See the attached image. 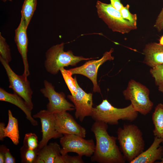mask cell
<instances>
[{"mask_svg":"<svg viewBox=\"0 0 163 163\" xmlns=\"http://www.w3.org/2000/svg\"><path fill=\"white\" fill-rule=\"evenodd\" d=\"M96 7L98 17L113 31L127 34L137 28L136 25L123 18L112 5L97 1Z\"/></svg>","mask_w":163,"mask_h":163,"instance_id":"cell-5","label":"cell"},{"mask_svg":"<svg viewBox=\"0 0 163 163\" xmlns=\"http://www.w3.org/2000/svg\"><path fill=\"white\" fill-rule=\"evenodd\" d=\"M161 45H163V35L160 38L159 40V43Z\"/></svg>","mask_w":163,"mask_h":163,"instance_id":"cell-34","label":"cell"},{"mask_svg":"<svg viewBox=\"0 0 163 163\" xmlns=\"http://www.w3.org/2000/svg\"><path fill=\"white\" fill-rule=\"evenodd\" d=\"M0 101L8 102L16 106L24 112L27 119L32 125L34 126L38 125L37 121L32 116V110L27 103L17 94L8 93L1 88Z\"/></svg>","mask_w":163,"mask_h":163,"instance_id":"cell-16","label":"cell"},{"mask_svg":"<svg viewBox=\"0 0 163 163\" xmlns=\"http://www.w3.org/2000/svg\"><path fill=\"white\" fill-rule=\"evenodd\" d=\"M1 0L3 2H5L7 1H9L11 2L12 1V0Z\"/></svg>","mask_w":163,"mask_h":163,"instance_id":"cell-36","label":"cell"},{"mask_svg":"<svg viewBox=\"0 0 163 163\" xmlns=\"http://www.w3.org/2000/svg\"><path fill=\"white\" fill-rule=\"evenodd\" d=\"M129 6L128 4L125 6H123L120 11L121 14L123 18L136 25V14H131L129 11Z\"/></svg>","mask_w":163,"mask_h":163,"instance_id":"cell-27","label":"cell"},{"mask_svg":"<svg viewBox=\"0 0 163 163\" xmlns=\"http://www.w3.org/2000/svg\"><path fill=\"white\" fill-rule=\"evenodd\" d=\"M163 139L155 136L153 142L149 148L142 152L130 163H153L161 160L163 154V147L160 145Z\"/></svg>","mask_w":163,"mask_h":163,"instance_id":"cell-15","label":"cell"},{"mask_svg":"<svg viewBox=\"0 0 163 163\" xmlns=\"http://www.w3.org/2000/svg\"><path fill=\"white\" fill-rule=\"evenodd\" d=\"M110 4L117 10L120 11L124 6L121 2V0H110Z\"/></svg>","mask_w":163,"mask_h":163,"instance_id":"cell-31","label":"cell"},{"mask_svg":"<svg viewBox=\"0 0 163 163\" xmlns=\"http://www.w3.org/2000/svg\"><path fill=\"white\" fill-rule=\"evenodd\" d=\"M107 124L95 121L91 130L96 139L95 148L91 157L92 162L99 163H124L126 160L116 144L117 138L110 136L107 131Z\"/></svg>","mask_w":163,"mask_h":163,"instance_id":"cell-1","label":"cell"},{"mask_svg":"<svg viewBox=\"0 0 163 163\" xmlns=\"http://www.w3.org/2000/svg\"><path fill=\"white\" fill-rule=\"evenodd\" d=\"M0 56L7 62L9 63L11 60V53L9 46L6 43L5 39L0 33Z\"/></svg>","mask_w":163,"mask_h":163,"instance_id":"cell-25","label":"cell"},{"mask_svg":"<svg viewBox=\"0 0 163 163\" xmlns=\"http://www.w3.org/2000/svg\"><path fill=\"white\" fill-rule=\"evenodd\" d=\"M56 130L62 135L74 134L84 138L86 133L85 129L79 124L73 117L66 111L54 113Z\"/></svg>","mask_w":163,"mask_h":163,"instance_id":"cell-13","label":"cell"},{"mask_svg":"<svg viewBox=\"0 0 163 163\" xmlns=\"http://www.w3.org/2000/svg\"><path fill=\"white\" fill-rule=\"evenodd\" d=\"M60 71L72 95L74 96L77 92V89L75 79L72 77L71 72L64 68L61 69Z\"/></svg>","mask_w":163,"mask_h":163,"instance_id":"cell-23","label":"cell"},{"mask_svg":"<svg viewBox=\"0 0 163 163\" xmlns=\"http://www.w3.org/2000/svg\"><path fill=\"white\" fill-rule=\"evenodd\" d=\"M34 118H39L41 125L42 138L39 142L40 150L47 145L51 139L61 138L63 135L59 133L55 128V119L54 113L47 110H42L33 116Z\"/></svg>","mask_w":163,"mask_h":163,"instance_id":"cell-12","label":"cell"},{"mask_svg":"<svg viewBox=\"0 0 163 163\" xmlns=\"http://www.w3.org/2000/svg\"><path fill=\"white\" fill-rule=\"evenodd\" d=\"M64 44L62 43L54 45L46 53L45 67L46 71L51 74H56L61 69L65 67L75 66L81 61L94 58L75 56L70 50L65 51Z\"/></svg>","mask_w":163,"mask_h":163,"instance_id":"cell-4","label":"cell"},{"mask_svg":"<svg viewBox=\"0 0 163 163\" xmlns=\"http://www.w3.org/2000/svg\"><path fill=\"white\" fill-rule=\"evenodd\" d=\"M4 146V145H2L0 146V163H5Z\"/></svg>","mask_w":163,"mask_h":163,"instance_id":"cell-32","label":"cell"},{"mask_svg":"<svg viewBox=\"0 0 163 163\" xmlns=\"http://www.w3.org/2000/svg\"><path fill=\"white\" fill-rule=\"evenodd\" d=\"M123 93L125 99L131 101L138 113L146 115L151 111L153 104L150 99L149 89L144 85L131 79Z\"/></svg>","mask_w":163,"mask_h":163,"instance_id":"cell-6","label":"cell"},{"mask_svg":"<svg viewBox=\"0 0 163 163\" xmlns=\"http://www.w3.org/2000/svg\"><path fill=\"white\" fill-rule=\"evenodd\" d=\"M162 143L163 145V141L162 142ZM161 162H160V163H163V154L162 157V158H161Z\"/></svg>","mask_w":163,"mask_h":163,"instance_id":"cell-35","label":"cell"},{"mask_svg":"<svg viewBox=\"0 0 163 163\" xmlns=\"http://www.w3.org/2000/svg\"><path fill=\"white\" fill-rule=\"evenodd\" d=\"M37 0H24L21 11L27 28L35 11Z\"/></svg>","mask_w":163,"mask_h":163,"instance_id":"cell-21","label":"cell"},{"mask_svg":"<svg viewBox=\"0 0 163 163\" xmlns=\"http://www.w3.org/2000/svg\"><path fill=\"white\" fill-rule=\"evenodd\" d=\"M113 49L111 48L109 51L105 52L100 59L90 60L81 66L68 69L72 75L79 74L83 75L89 78L92 82L93 85V91L100 92L101 91L97 82V75L100 66L107 60L114 59L111 56Z\"/></svg>","mask_w":163,"mask_h":163,"instance_id":"cell-10","label":"cell"},{"mask_svg":"<svg viewBox=\"0 0 163 163\" xmlns=\"http://www.w3.org/2000/svg\"><path fill=\"white\" fill-rule=\"evenodd\" d=\"M117 134L120 150L125 160L130 163L143 152L142 133L136 125L127 124L119 128Z\"/></svg>","mask_w":163,"mask_h":163,"instance_id":"cell-2","label":"cell"},{"mask_svg":"<svg viewBox=\"0 0 163 163\" xmlns=\"http://www.w3.org/2000/svg\"><path fill=\"white\" fill-rule=\"evenodd\" d=\"M0 61L8 76L9 88L13 90L14 93L22 98L32 110L34 107L32 101L33 91L30 82L22 75H18L15 73L9 66V63L0 56Z\"/></svg>","mask_w":163,"mask_h":163,"instance_id":"cell-8","label":"cell"},{"mask_svg":"<svg viewBox=\"0 0 163 163\" xmlns=\"http://www.w3.org/2000/svg\"><path fill=\"white\" fill-rule=\"evenodd\" d=\"M84 138L74 134L64 135L60 139L62 146L61 154L73 152L82 156L91 157L94 151L95 143L92 139H86Z\"/></svg>","mask_w":163,"mask_h":163,"instance_id":"cell-7","label":"cell"},{"mask_svg":"<svg viewBox=\"0 0 163 163\" xmlns=\"http://www.w3.org/2000/svg\"><path fill=\"white\" fill-rule=\"evenodd\" d=\"M63 163H83L84 162L82 158V156L78 155L71 156L67 154L62 155Z\"/></svg>","mask_w":163,"mask_h":163,"instance_id":"cell-28","label":"cell"},{"mask_svg":"<svg viewBox=\"0 0 163 163\" xmlns=\"http://www.w3.org/2000/svg\"><path fill=\"white\" fill-rule=\"evenodd\" d=\"M4 152L5 157V163H15V160L11 153L9 150L5 145Z\"/></svg>","mask_w":163,"mask_h":163,"instance_id":"cell-30","label":"cell"},{"mask_svg":"<svg viewBox=\"0 0 163 163\" xmlns=\"http://www.w3.org/2000/svg\"><path fill=\"white\" fill-rule=\"evenodd\" d=\"M138 112L131 104L123 108L114 107L107 99L93 108L91 117L95 121L102 122L114 125L119 123L120 120L132 122L138 117Z\"/></svg>","mask_w":163,"mask_h":163,"instance_id":"cell-3","label":"cell"},{"mask_svg":"<svg viewBox=\"0 0 163 163\" xmlns=\"http://www.w3.org/2000/svg\"><path fill=\"white\" fill-rule=\"evenodd\" d=\"M154 27L158 32L163 30V7L157 17Z\"/></svg>","mask_w":163,"mask_h":163,"instance_id":"cell-29","label":"cell"},{"mask_svg":"<svg viewBox=\"0 0 163 163\" xmlns=\"http://www.w3.org/2000/svg\"><path fill=\"white\" fill-rule=\"evenodd\" d=\"M143 62L152 67L163 64V45L156 43L146 45L143 50Z\"/></svg>","mask_w":163,"mask_h":163,"instance_id":"cell-18","label":"cell"},{"mask_svg":"<svg viewBox=\"0 0 163 163\" xmlns=\"http://www.w3.org/2000/svg\"><path fill=\"white\" fill-rule=\"evenodd\" d=\"M74 78L77 88V92L74 96L69 95L67 97L74 105L75 118L82 122L85 117L91 116L93 108L92 94L87 93L83 90L78 84L76 77Z\"/></svg>","mask_w":163,"mask_h":163,"instance_id":"cell-11","label":"cell"},{"mask_svg":"<svg viewBox=\"0 0 163 163\" xmlns=\"http://www.w3.org/2000/svg\"><path fill=\"white\" fill-rule=\"evenodd\" d=\"M23 145L26 148L32 150H38L39 143L38 137L34 133H30L25 135Z\"/></svg>","mask_w":163,"mask_h":163,"instance_id":"cell-24","label":"cell"},{"mask_svg":"<svg viewBox=\"0 0 163 163\" xmlns=\"http://www.w3.org/2000/svg\"><path fill=\"white\" fill-rule=\"evenodd\" d=\"M150 72L154 78L157 85L163 83V64L152 67L150 70Z\"/></svg>","mask_w":163,"mask_h":163,"instance_id":"cell-26","label":"cell"},{"mask_svg":"<svg viewBox=\"0 0 163 163\" xmlns=\"http://www.w3.org/2000/svg\"><path fill=\"white\" fill-rule=\"evenodd\" d=\"M61 148L56 142L43 146L39 150L36 163H63Z\"/></svg>","mask_w":163,"mask_h":163,"instance_id":"cell-17","label":"cell"},{"mask_svg":"<svg viewBox=\"0 0 163 163\" xmlns=\"http://www.w3.org/2000/svg\"><path fill=\"white\" fill-rule=\"evenodd\" d=\"M8 120L7 126L4 123H0V140L3 141L6 137L9 138L13 143L18 145L20 138L18 120L14 117L10 110L8 111Z\"/></svg>","mask_w":163,"mask_h":163,"instance_id":"cell-19","label":"cell"},{"mask_svg":"<svg viewBox=\"0 0 163 163\" xmlns=\"http://www.w3.org/2000/svg\"><path fill=\"white\" fill-rule=\"evenodd\" d=\"M158 86L159 91L163 93V83L160 84Z\"/></svg>","mask_w":163,"mask_h":163,"instance_id":"cell-33","label":"cell"},{"mask_svg":"<svg viewBox=\"0 0 163 163\" xmlns=\"http://www.w3.org/2000/svg\"><path fill=\"white\" fill-rule=\"evenodd\" d=\"M20 150L22 163H36L39 150L30 149L23 145Z\"/></svg>","mask_w":163,"mask_h":163,"instance_id":"cell-22","label":"cell"},{"mask_svg":"<svg viewBox=\"0 0 163 163\" xmlns=\"http://www.w3.org/2000/svg\"><path fill=\"white\" fill-rule=\"evenodd\" d=\"M152 120L154 127L153 131L154 136L163 139V104H158L156 106Z\"/></svg>","mask_w":163,"mask_h":163,"instance_id":"cell-20","label":"cell"},{"mask_svg":"<svg viewBox=\"0 0 163 163\" xmlns=\"http://www.w3.org/2000/svg\"><path fill=\"white\" fill-rule=\"evenodd\" d=\"M44 87L40 90L44 96L48 98L49 103L47 104V110L49 112L55 113L73 110L75 109L74 105L68 102L62 92L56 91L54 87L46 80L44 81Z\"/></svg>","mask_w":163,"mask_h":163,"instance_id":"cell-9","label":"cell"},{"mask_svg":"<svg viewBox=\"0 0 163 163\" xmlns=\"http://www.w3.org/2000/svg\"><path fill=\"white\" fill-rule=\"evenodd\" d=\"M27 29L24 19L21 17L20 23L15 30L14 40L23 60L24 72L22 75L26 79H27V77L30 74L27 58L28 40Z\"/></svg>","mask_w":163,"mask_h":163,"instance_id":"cell-14","label":"cell"}]
</instances>
